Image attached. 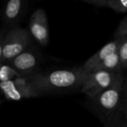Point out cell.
Instances as JSON below:
<instances>
[{"mask_svg": "<svg viewBox=\"0 0 127 127\" xmlns=\"http://www.w3.org/2000/svg\"><path fill=\"white\" fill-rule=\"evenodd\" d=\"M120 73L106 71L89 72L80 89L89 99L93 98L112 85Z\"/></svg>", "mask_w": 127, "mask_h": 127, "instance_id": "obj_5", "label": "cell"}, {"mask_svg": "<svg viewBox=\"0 0 127 127\" xmlns=\"http://www.w3.org/2000/svg\"><path fill=\"white\" fill-rule=\"evenodd\" d=\"M117 54L119 57L122 70L124 72L127 67V37L120 39L118 46Z\"/></svg>", "mask_w": 127, "mask_h": 127, "instance_id": "obj_14", "label": "cell"}, {"mask_svg": "<svg viewBox=\"0 0 127 127\" xmlns=\"http://www.w3.org/2000/svg\"><path fill=\"white\" fill-rule=\"evenodd\" d=\"M18 77H20V74L7 63H0V83L14 80Z\"/></svg>", "mask_w": 127, "mask_h": 127, "instance_id": "obj_13", "label": "cell"}, {"mask_svg": "<svg viewBox=\"0 0 127 127\" xmlns=\"http://www.w3.org/2000/svg\"><path fill=\"white\" fill-rule=\"evenodd\" d=\"M0 92L10 101H19L23 99L39 97L36 91L32 89H24L17 86L13 80L0 83Z\"/></svg>", "mask_w": 127, "mask_h": 127, "instance_id": "obj_7", "label": "cell"}, {"mask_svg": "<svg viewBox=\"0 0 127 127\" xmlns=\"http://www.w3.org/2000/svg\"><path fill=\"white\" fill-rule=\"evenodd\" d=\"M102 121L104 127H127V99L124 100L115 111Z\"/></svg>", "mask_w": 127, "mask_h": 127, "instance_id": "obj_9", "label": "cell"}, {"mask_svg": "<svg viewBox=\"0 0 127 127\" xmlns=\"http://www.w3.org/2000/svg\"><path fill=\"white\" fill-rule=\"evenodd\" d=\"M119 39H114V40L108 42L103 48H101L97 52L92 56L87 61L81 65L83 69L86 72H91L98 64L103 62L106 58L113 53L117 52L118 46L119 44Z\"/></svg>", "mask_w": 127, "mask_h": 127, "instance_id": "obj_8", "label": "cell"}, {"mask_svg": "<svg viewBox=\"0 0 127 127\" xmlns=\"http://www.w3.org/2000/svg\"><path fill=\"white\" fill-rule=\"evenodd\" d=\"M7 33V31L4 29L0 30V63L1 60V54H2V45H3V41L4 36Z\"/></svg>", "mask_w": 127, "mask_h": 127, "instance_id": "obj_16", "label": "cell"}, {"mask_svg": "<svg viewBox=\"0 0 127 127\" xmlns=\"http://www.w3.org/2000/svg\"><path fill=\"white\" fill-rule=\"evenodd\" d=\"M42 61V57L39 49L31 45L7 63L20 76L31 77L39 72L38 68Z\"/></svg>", "mask_w": 127, "mask_h": 127, "instance_id": "obj_4", "label": "cell"}, {"mask_svg": "<svg viewBox=\"0 0 127 127\" xmlns=\"http://www.w3.org/2000/svg\"><path fill=\"white\" fill-rule=\"evenodd\" d=\"M28 31L36 42L45 47L49 42V28L45 11L39 8L31 16Z\"/></svg>", "mask_w": 127, "mask_h": 127, "instance_id": "obj_6", "label": "cell"}, {"mask_svg": "<svg viewBox=\"0 0 127 127\" xmlns=\"http://www.w3.org/2000/svg\"><path fill=\"white\" fill-rule=\"evenodd\" d=\"M127 37V17L125 16L120 22L119 25L118 26L115 33L114 38L115 39H123Z\"/></svg>", "mask_w": 127, "mask_h": 127, "instance_id": "obj_15", "label": "cell"}, {"mask_svg": "<svg viewBox=\"0 0 127 127\" xmlns=\"http://www.w3.org/2000/svg\"><path fill=\"white\" fill-rule=\"evenodd\" d=\"M2 103H3V101H2V100H1V99L0 98V105H1V104Z\"/></svg>", "mask_w": 127, "mask_h": 127, "instance_id": "obj_17", "label": "cell"}, {"mask_svg": "<svg viewBox=\"0 0 127 127\" xmlns=\"http://www.w3.org/2000/svg\"><path fill=\"white\" fill-rule=\"evenodd\" d=\"M106 71L115 72V73L124 72L117 52L109 55L103 62L98 64L92 71Z\"/></svg>", "mask_w": 127, "mask_h": 127, "instance_id": "obj_12", "label": "cell"}, {"mask_svg": "<svg viewBox=\"0 0 127 127\" xmlns=\"http://www.w3.org/2000/svg\"><path fill=\"white\" fill-rule=\"evenodd\" d=\"M82 66L41 72L29 77V81L39 96L81 89L89 75Z\"/></svg>", "mask_w": 127, "mask_h": 127, "instance_id": "obj_1", "label": "cell"}, {"mask_svg": "<svg viewBox=\"0 0 127 127\" xmlns=\"http://www.w3.org/2000/svg\"><path fill=\"white\" fill-rule=\"evenodd\" d=\"M97 7H106L118 13H125L127 11V0H81Z\"/></svg>", "mask_w": 127, "mask_h": 127, "instance_id": "obj_11", "label": "cell"}, {"mask_svg": "<svg viewBox=\"0 0 127 127\" xmlns=\"http://www.w3.org/2000/svg\"><path fill=\"white\" fill-rule=\"evenodd\" d=\"M31 45V36L26 28L15 27L7 31L2 45L1 63H7Z\"/></svg>", "mask_w": 127, "mask_h": 127, "instance_id": "obj_3", "label": "cell"}, {"mask_svg": "<svg viewBox=\"0 0 127 127\" xmlns=\"http://www.w3.org/2000/svg\"><path fill=\"white\" fill-rule=\"evenodd\" d=\"M125 99H127V81L124 72H121L112 85L89 100L94 111L103 120L115 111Z\"/></svg>", "mask_w": 127, "mask_h": 127, "instance_id": "obj_2", "label": "cell"}, {"mask_svg": "<svg viewBox=\"0 0 127 127\" xmlns=\"http://www.w3.org/2000/svg\"><path fill=\"white\" fill-rule=\"evenodd\" d=\"M25 1L22 0H10L4 8L3 17L7 23L12 24L19 20L24 13Z\"/></svg>", "mask_w": 127, "mask_h": 127, "instance_id": "obj_10", "label": "cell"}]
</instances>
